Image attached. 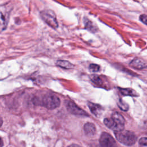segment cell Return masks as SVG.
Wrapping results in <instances>:
<instances>
[{"instance_id":"6da1fadb","label":"cell","mask_w":147,"mask_h":147,"mask_svg":"<svg viewBox=\"0 0 147 147\" xmlns=\"http://www.w3.org/2000/svg\"><path fill=\"white\" fill-rule=\"evenodd\" d=\"M104 123L107 127L115 131L123 130L125 126L124 118L117 112L114 113L110 118H105Z\"/></svg>"},{"instance_id":"7a4b0ae2","label":"cell","mask_w":147,"mask_h":147,"mask_svg":"<svg viewBox=\"0 0 147 147\" xmlns=\"http://www.w3.org/2000/svg\"><path fill=\"white\" fill-rule=\"evenodd\" d=\"M115 136L117 140L123 145L131 146L135 144L137 137L135 134L129 130H121L115 131Z\"/></svg>"},{"instance_id":"3957f363","label":"cell","mask_w":147,"mask_h":147,"mask_svg":"<svg viewBox=\"0 0 147 147\" xmlns=\"http://www.w3.org/2000/svg\"><path fill=\"white\" fill-rule=\"evenodd\" d=\"M40 16L44 22L52 28L56 29L58 27V22L56 16L53 11L47 9L41 11Z\"/></svg>"},{"instance_id":"277c9868","label":"cell","mask_w":147,"mask_h":147,"mask_svg":"<svg viewBox=\"0 0 147 147\" xmlns=\"http://www.w3.org/2000/svg\"><path fill=\"white\" fill-rule=\"evenodd\" d=\"M60 104V99L54 94H46L42 99V105L49 109H54Z\"/></svg>"},{"instance_id":"5b68a950","label":"cell","mask_w":147,"mask_h":147,"mask_svg":"<svg viewBox=\"0 0 147 147\" xmlns=\"http://www.w3.org/2000/svg\"><path fill=\"white\" fill-rule=\"evenodd\" d=\"M10 13V9L9 7L4 5H0V29L3 30L7 26L9 16Z\"/></svg>"},{"instance_id":"8992f818","label":"cell","mask_w":147,"mask_h":147,"mask_svg":"<svg viewBox=\"0 0 147 147\" xmlns=\"http://www.w3.org/2000/svg\"><path fill=\"white\" fill-rule=\"evenodd\" d=\"M99 143L102 147H117V143L114 138L106 132H103L101 134Z\"/></svg>"},{"instance_id":"52a82bcc","label":"cell","mask_w":147,"mask_h":147,"mask_svg":"<svg viewBox=\"0 0 147 147\" xmlns=\"http://www.w3.org/2000/svg\"><path fill=\"white\" fill-rule=\"evenodd\" d=\"M66 107L68 111L72 114L79 115L88 116V114L86 111L79 107L75 103L72 101L68 100L66 102Z\"/></svg>"},{"instance_id":"ba28073f","label":"cell","mask_w":147,"mask_h":147,"mask_svg":"<svg viewBox=\"0 0 147 147\" xmlns=\"http://www.w3.org/2000/svg\"><path fill=\"white\" fill-rule=\"evenodd\" d=\"M130 66L137 69H142L147 67V64L145 61L140 58H136L131 61L129 64Z\"/></svg>"},{"instance_id":"9c48e42d","label":"cell","mask_w":147,"mask_h":147,"mask_svg":"<svg viewBox=\"0 0 147 147\" xmlns=\"http://www.w3.org/2000/svg\"><path fill=\"white\" fill-rule=\"evenodd\" d=\"M84 130L87 136H92L95 133L96 128L93 123L87 122L84 126Z\"/></svg>"},{"instance_id":"30bf717a","label":"cell","mask_w":147,"mask_h":147,"mask_svg":"<svg viewBox=\"0 0 147 147\" xmlns=\"http://www.w3.org/2000/svg\"><path fill=\"white\" fill-rule=\"evenodd\" d=\"M88 107L91 110V111L95 115V116H98L100 115L102 113V107L97 104H95L91 102H88Z\"/></svg>"},{"instance_id":"8fae6325","label":"cell","mask_w":147,"mask_h":147,"mask_svg":"<svg viewBox=\"0 0 147 147\" xmlns=\"http://www.w3.org/2000/svg\"><path fill=\"white\" fill-rule=\"evenodd\" d=\"M56 65L59 67L64 69H71L74 68V64L69 61L64 60H59L56 61Z\"/></svg>"},{"instance_id":"7c38bea8","label":"cell","mask_w":147,"mask_h":147,"mask_svg":"<svg viewBox=\"0 0 147 147\" xmlns=\"http://www.w3.org/2000/svg\"><path fill=\"white\" fill-rule=\"evenodd\" d=\"M119 91L123 95H129L131 96H137V94L136 92L131 88H119Z\"/></svg>"},{"instance_id":"4fadbf2b","label":"cell","mask_w":147,"mask_h":147,"mask_svg":"<svg viewBox=\"0 0 147 147\" xmlns=\"http://www.w3.org/2000/svg\"><path fill=\"white\" fill-rule=\"evenodd\" d=\"M91 81L98 86H102L103 83L101 78L97 75H92L90 76Z\"/></svg>"},{"instance_id":"5bb4252c","label":"cell","mask_w":147,"mask_h":147,"mask_svg":"<svg viewBox=\"0 0 147 147\" xmlns=\"http://www.w3.org/2000/svg\"><path fill=\"white\" fill-rule=\"evenodd\" d=\"M85 23V27L86 29H87L88 30L92 32H95L96 31V27L93 24V23L90 21L88 20H86L84 21Z\"/></svg>"},{"instance_id":"9a60e30c","label":"cell","mask_w":147,"mask_h":147,"mask_svg":"<svg viewBox=\"0 0 147 147\" xmlns=\"http://www.w3.org/2000/svg\"><path fill=\"white\" fill-rule=\"evenodd\" d=\"M89 69L92 72H98L100 70V66L96 64H91L89 66Z\"/></svg>"},{"instance_id":"2e32d148","label":"cell","mask_w":147,"mask_h":147,"mask_svg":"<svg viewBox=\"0 0 147 147\" xmlns=\"http://www.w3.org/2000/svg\"><path fill=\"white\" fill-rule=\"evenodd\" d=\"M118 106H119V107L121 109H122V110H123V111H126L128 109V108H129L128 105L126 103H125L124 102H123L121 100H119Z\"/></svg>"},{"instance_id":"e0dca14e","label":"cell","mask_w":147,"mask_h":147,"mask_svg":"<svg viewBox=\"0 0 147 147\" xmlns=\"http://www.w3.org/2000/svg\"><path fill=\"white\" fill-rule=\"evenodd\" d=\"M140 20L144 24L147 25V15L146 14H141L140 17Z\"/></svg>"},{"instance_id":"ac0fdd59","label":"cell","mask_w":147,"mask_h":147,"mask_svg":"<svg viewBox=\"0 0 147 147\" xmlns=\"http://www.w3.org/2000/svg\"><path fill=\"white\" fill-rule=\"evenodd\" d=\"M139 143H140V144H141V145L147 146V137H143V138H141L139 140Z\"/></svg>"},{"instance_id":"d6986e66","label":"cell","mask_w":147,"mask_h":147,"mask_svg":"<svg viewBox=\"0 0 147 147\" xmlns=\"http://www.w3.org/2000/svg\"><path fill=\"white\" fill-rule=\"evenodd\" d=\"M68 147H81V146H79V145H77V144H72V145L68 146Z\"/></svg>"},{"instance_id":"ffe728a7","label":"cell","mask_w":147,"mask_h":147,"mask_svg":"<svg viewBox=\"0 0 147 147\" xmlns=\"http://www.w3.org/2000/svg\"><path fill=\"white\" fill-rule=\"evenodd\" d=\"M3 141H2V139H1V138L0 137V147H2V146H3Z\"/></svg>"},{"instance_id":"44dd1931","label":"cell","mask_w":147,"mask_h":147,"mask_svg":"<svg viewBox=\"0 0 147 147\" xmlns=\"http://www.w3.org/2000/svg\"><path fill=\"white\" fill-rule=\"evenodd\" d=\"M2 123H3V121H2V119L1 118H0V127L2 126Z\"/></svg>"}]
</instances>
